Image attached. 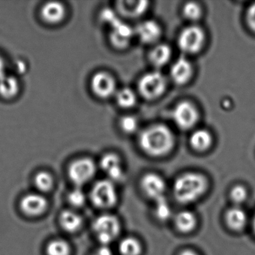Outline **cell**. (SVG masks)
<instances>
[{
    "label": "cell",
    "mask_w": 255,
    "mask_h": 255,
    "mask_svg": "<svg viewBox=\"0 0 255 255\" xmlns=\"http://www.w3.org/2000/svg\"><path fill=\"white\" fill-rule=\"evenodd\" d=\"M138 143L146 154L153 157H160L172 150L174 135L165 125H152L140 133Z\"/></svg>",
    "instance_id": "1"
},
{
    "label": "cell",
    "mask_w": 255,
    "mask_h": 255,
    "mask_svg": "<svg viewBox=\"0 0 255 255\" xmlns=\"http://www.w3.org/2000/svg\"><path fill=\"white\" fill-rule=\"evenodd\" d=\"M208 189V181L201 173L186 172L176 178L173 184V195L177 202L192 204L199 200Z\"/></svg>",
    "instance_id": "2"
},
{
    "label": "cell",
    "mask_w": 255,
    "mask_h": 255,
    "mask_svg": "<svg viewBox=\"0 0 255 255\" xmlns=\"http://www.w3.org/2000/svg\"><path fill=\"white\" fill-rule=\"evenodd\" d=\"M92 229L101 246H108L119 237L122 226L117 216L103 214L94 221Z\"/></svg>",
    "instance_id": "3"
},
{
    "label": "cell",
    "mask_w": 255,
    "mask_h": 255,
    "mask_svg": "<svg viewBox=\"0 0 255 255\" xmlns=\"http://www.w3.org/2000/svg\"><path fill=\"white\" fill-rule=\"evenodd\" d=\"M90 198L95 207L107 210L116 205L119 201V193L114 182L105 179L94 184L91 190Z\"/></svg>",
    "instance_id": "4"
},
{
    "label": "cell",
    "mask_w": 255,
    "mask_h": 255,
    "mask_svg": "<svg viewBox=\"0 0 255 255\" xmlns=\"http://www.w3.org/2000/svg\"><path fill=\"white\" fill-rule=\"evenodd\" d=\"M138 91L143 98L154 100L165 92L167 87L166 78L159 71H151L143 75L138 81Z\"/></svg>",
    "instance_id": "5"
},
{
    "label": "cell",
    "mask_w": 255,
    "mask_h": 255,
    "mask_svg": "<svg viewBox=\"0 0 255 255\" xmlns=\"http://www.w3.org/2000/svg\"><path fill=\"white\" fill-rule=\"evenodd\" d=\"M96 165L89 158H80L74 161L68 168V176L76 187H82L94 178Z\"/></svg>",
    "instance_id": "6"
},
{
    "label": "cell",
    "mask_w": 255,
    "mask_h": 255,
    "mask_svg": "<svg viewBox=\"0 0 255 255\" xmlns=\"http://www.w3.org/2000/svg\"><path fill=\"white\" fill-rule=\"evenodd\" d=\"M205 35L199 26H189L180 32L178 37L179 48L184 53L195 54L202 49Z\"/></svg>",
    "instance_id": "7"
},
{
    "label": "cell",
    "mask_w": 255,
    "mask_h": 255,
    "mask_svg": "<svg viewBox=\"0 0 255 255\" xmlns=\"http://www.w3.org/2000/svg\"><path fill=\"white\" fill-rule=\"evenodd\" d=\"M198 118L199 113L198 110L189 101L179 103L173 111L174 122L182 129H189L193 128L198 122Z\"/></svg>",
    "instance_id": "8"
},
{
    "label": "cell",
    "mask_w": 255,
    "mask_h": 255,
    "mask_svg": "<svg viewBox=\"0 0 255 255\" xmlns=\"http://www.w3.org/2000/svg\"><path fill=\"white\" fill-rule=\"evenodd\" d=\"M143 193L153 201L165 197L166 183L165 180L156 173H147L140 181Z\"/></svg>",
    "instance_id": "9"
},
{
    "label": "cell",
    "mask_w": 255,
    "mask_h": 255,
    "mask_svg": "<svg viewBox=\"0 0 255 255\" xmlns=\"http://www.w3.org/2000/svg\"><path fill=\"white\" fill-rule=\"evenodd\" d=\"M20 207L26 216L37 217L41 216L48 208V201L39 193H29L20 200Z\"/></svg>",
    "instance_id": "10"
},
{
    "label": "cell",
    "mask_w": 255,
    "mask_h": 255,
    "mask_svg": "<svg viewBox=\"0 0 255 255\" xmlns=\"http://www.w3.org/2000/svg\"><path fill=\"white\" fill-rule=\"evenodd\" d=\"M91 87L97 97L101 99H107L116 93V83L113 76L101 71L92 77Z\"/></svg>",
    "instance_id": "11"
},
{
    "label": "cell",
    "mask_w": 255,
    "mask_h": 255,
    "mask_svg": "<svg viewBox=\"0 0 255 255\" xmlns=\"http://www.w3.org/2000/svg\"><path fill=\"white\" fill-rule=\"evenodd\" d=\"M101 168L107 174L109 180L114 182L122 181L125 177V170L120 157L116 153H109L101 159Z\"/></svg>",
    "instance_id": "12"
},
{
    "label": "cell",
    "mask_w": 255,
    "mask_h": 255,
    "mask_svg": "<svg viewBox=\"0 0 255 255\" xmlns=\"http://www.w3.org/2000/svg\"><path fill=\"white\" fill-rule=\"evenodd\" d=\"M110 41L115 47L118 49H125L130 44L135 32L132 28L124 23L119 19L114 24L111 26Z\"/></svg>",
    "instance_id": "13"
},
{
    "label": "cell",
    "mask_w": 255,
    "mask_h": 255,
    "mask_svg": "<svg viewBox=\"0 0 255 255\" xmlns=\"http://www.w3.org/2000/svg\"><path fill=\"white\" fill-rule=\"evenodd\" d=\"M134 32L141 42L150 44L156 42L159 39L162 29L156 21L145 20L140 23Z\"/></svg>",
    "instance_id": "14"
},
{
    "label": "cell",
    "mask_w": 255,
    "mask_h": 255,
    "mask_svg": "<svg viewBox=\"0 0 255 255\" xmlns=\"http://www.w3.org/2000/svg\"><path fill=\"white\" fill-rule=\"evenodd\" d=\"M171 79L177 85H185L192 78L193 74L192 64L185 57H180L171 68Z\"/></svg>",
    "instance_id": "15"
},
{
    "label": "cell",
    "mask_w": 255,
    "mask_h": 255,
    "mask_svg": "<svg viewBox=\"0 0 255 255\" xmlns=\"http://www.w3.org/2000/svg\"><path fill=\"white\" fill-rule=\"evenodd\" d=\"M148 5L147 1L126 0L118 2L117 8L119 13L125 17L135 18L145 13Z\"/></svg>",
    "instance_id": "16"
},
{
    "label": "cell",
    "mask_w": 255,
    "mask_h": 255,
    "mask_svg": "<svg viewBox=\"0 0 255 255\" xmlns=\"http://www.w3.org/2000/svg\"><path fill=\"white\" fill-rule=\"evenodd\" d=\"M225 219L228 228L234 231H243L248 223L247 213L240 206L228 209Z\"/></svg>",
    "instance_id": "17"
},
{
    "label": "cell",
    "mask_w": 255,
    "mask_h": 255,
    "mask_svg": "<svg viewBox=\"0 0 255 255\" xmlns=\"http://www.w3.org/2000/svg\"><path fill=\"white\" fill-rule=\"evenodd\" d=\"M176 229L182 234L192 232L198 225L196 215L190 210H181L174 216Z\"/></svg>",
    "instance_id": "18"
},
{
    "label": "cell",
    "mask_w": 255,
    "mask_h": 255,
    "mask_svg": "<svg viewBox=\"0 0 255 255\" xmlns=\"http://www.w3.org/2000/svg\"><path fill=\"white\" fill-rule=\"evenodd\" d=\"M65 8L60 2H50L41 9V17L46 23L57 24L65 18Z\"/></svg>",
    "instance_id": "19"
},
{
    "label": "cell",
    "mask_w": 255,
    "mask_h": 255,
    "mask_svg": "<svg viewBox=\"0 0 255 255\" xmlns=\"http://www.w3.org/2000/svg\"><path fill=\"white\" fill-rule=\"evenodd\" d=\"M59 224L65 231L70 234H74L81 229L83 225V219L77 212L65 210L59 216Z\"/></svg>",
    "instance_id": "20"
},
{
    "label": "cell",
    "mask_w": 255,
    "mask_h": 255,
    "mask_svg": "<svg viewBox=\"0 0 255 255\" xmlns=\"http://www.w3.org/2000/svg\"><path fill=\"white\" fill-rule=\"evenodd\" d=\"M171 57V50L169 46L165 44H159L155 46L149 54L150 63L156 68L165 66Z\"/></svg>",
    "instance_id": "21"
},
{
    "label": "cell",
    "mask_w": 255,
    "mask_h": 255,
    "mask_svg": "<svg viewBox=\"0 0 255 255\" xmlns=\"http://www.w3.org/2000/svg\"><path fill=\"white\" fill-rule=\"evenodd\" d=\"M190 145L194 150L204 152L208 150L212 145L213 137L209 131L206 129H198L191 135Z\"/></svg>",
    "instance_id": "22"
},
{
    "label": "cell",
    "mask_w": 255,
    "mask_h": 255,
    "mask_svg": "<svg viewBox=\"0 0 255 255\" xmlns=\"http://www.w3.org/2000/svg\"><path fill=\"white\" fill-rule=\"evenodd\" d=\"M19 87L17 78L6 74L0 79V96L4 99H11L18 93Z\"/></svg>",
    "instance_id": "23"
},
{
    "label": "cell",
    "mask_w": 255,
    "mask_h": 255,
    "mask_svg": "<svg viewBox=\"0 0 255 255\" xmlns=\"http://www.w3.org/2000/svg\"><path fill=\"white\" fill-rule=\"evenodd\" d=\"M142 250V245L135 237H125L119 243V251L122 255H141Z\"/></svg>",
    "instance_id": "24"
},
{
    "label": "cell",
    "mask_w": 255,
    "mask_h": 255,
    "mask_svg": "<svg viewBox=\"0 0 255 255\" xmlns=\"http://www.w3.org/2000/svg\"><path fill=\"white\" fill-rule=\"evenodd\" d=\"M47 255H71V245L62 239H55L48 243L46 249Z\"/></svg>",
    "instance_id": "25"
},
{
    "label": "cell",
    "mask_w": 255,
    "mask_h": 255,
    "mask_svg": "<svg viewBox=\"0 0 255 255\" xmlns=\"http://www.w3.org/2000/svg\"><path fill=\"white\" fill-rule=\"evenodd\" d=\"M118 105L124 109H129L136 104V95L132 89L124 88L116 95Z\"/></svg>",
    "instance_id": "26"
},
{
    "label": "cell",
    "mask_w": 255,
    "mask_h": 255,
    "mask_svg": "<svg viewBox=\"0 0 255 255\" xmlns=\"http://www.w3.org/2000/svg\"><path fill=\"white\" fill-rule=\"evenodd\" d=\"M153 213L158 220L165 222L172 216V209L165 197L154 201Z\"/></svg>",
    "instance_id": "27"
},
{
    "label": "cell",
    "mask_w": 255,
    "mask_h": 255,
    "mask_svg": "<svg viewBox=\"0 0 255 255\" xmlns=\"http://www.w3.org/2000/svg\"><path fill=\"white\" fill-rule=\"evenodd\" d=\"M35 186L41 192H49L54 186V179L50 173L47 171H41L35 175Z\"/></svg>",
    "instance_id": "28"
},
{
    "label": "cell",
    "mask_w": 255,
    "mask_h": 255,
    "mask_svg": "<svg viewBox=\"0 0 255 255\" xmlns=\"http://www.w3.org/2000/svg\"><path fill=\"white\" fill-rule=\"evenodd\" d=\"M183 14L185 18L191 21H195L201 18L202 15V9L196 2H189L185 4L183 6Z\"/></svg>",
    "instance_id": "29"
},
{
    "label": "cell",
    "mask_w": 255,
    "mask_h": 255,
    "mask_svg": "<svg viewBox=\"0 0 255 255\" xmlns=\"http://www.w3.org/2000/svg\"><path fill=\"white\" fill-rule=\"evenodd\" d=\"M230 198L234 206H240L247 199L248 190L243 185H236L230 192Z\"/></svg>",
    "instance_id": "30"
},
{
    "label": "cell",
    "mask_w": 255,
    "mask_h": 255,
    "mask_svg": "<svg viewBox=\"0 0 255 255\" xmlns=\"http://www.w3.org/2000/svg\"><path fill=\"white\" fill-rule=\"evenodd\" d=\"M68 200L71 206L78 208L86 204V194L82 190L81 187H76L68 194Z\"/></svg>",
    "instance_id": "31"
},
{
    "label": "cell",
    "mask_w": 255,
    "mask_h": 255,
    "mask_svg": "<svg viewBox=\"0 0 255 255\" xmlns=\"http://www.w3.org/2000/svg\"><path fill=\"white\" fill-rule=\"evenodd\" d=\"M120 127L126 133H133L138 128V121L133 116H125L121 119Z\"/></svg>",
    "instance_id": "32"
},
{
    "label": "cell",
    "mask_w": 255,
    "mask_h": 255,
    "mask_svg": "<svg viewBox=\"0 0 255 255\" xmlns=\"http://www.w3.org/2000/svg\"><path fill=\"white\" fill-rule=\"evenodd\" d=\"M246 22L251 30L255 32V2L248 8L246 12Z\"/></svg>",
    "instance_id": "33"
},
{
    "label": "cell",
    "mask_w": 255,
    "mask_h": 255,
    "mask_svg": "<svg viewBox=\"0 0 255 255\" xmlns=\"http://www.w3.org/2000/svg\"><path fill=\"white\" fill-rule=\"evenodd\" d=\"M101 18H102L104 21L108 23L110 26L119 20V17L115 14L114 11L110 9H105L104 11H103Z\"/></svg>",
    "instance_id": "34"
},
{
    "label": "cell",
    "mask_w": 255,
    "mask_h": 255,
    "mask_svg": "<svg viewBox=\"0 0 255 255\" xmlns=\"http://www.w3.org/2000/svg\"><path fill=\"white\" fill-rule=\"evenodd\" d=\"M92 255H114V254L109 246H101L92 254Z\"/></svg>",
    "instance_id": "35"
},
{
    "label": "cell",
    "mask_w": 255,
    "mask_h": 255,
    "mask_svg": "<svg viewBox=\"0 0 255 255\" xmlns=\"http://www.w3.org/2000/svg\"><path fill=\"white\" fill-rule=\"evenodd\" d=\"M5 68H6V66H5V61L0 56V79L3 77L4 76L6 75Z\"/></svg>",
    "instance_id": "36"
},
{
    "label": "cell",
    "mask_w": 255,
    "mask_h": 255,
    "mask_svg": "<svg viewBox=\"0 0 255 255\" xmlns=\"http://www.w3.org/2000/svg\"><path fill=\"white\" fill-rule=\"evenodd\" d=\"M178 255H199L195 251L191 250V249H185L179 253Z\"/></svg>",
    "instance_id": "37"
},
{
    "label": "cell",
    "mask_w": 255,
    "mask_h": 255,
    "mask_svg": "<svg viewBox=\"0 0 255 255\" xmlns=\"http://www.w3.org/2000/svg\"><path fill=\"white\" fill-rule=\"evenodd\" d=\"M252 227H253V230L255 233V214L254 215L253 220H252Z\"/></svg>",
    "instance_id": "38"
}]
</instances>
